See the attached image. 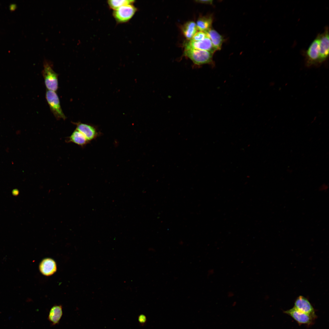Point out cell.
I'll list each match as a JSON object with an SVG mask.
<instances>
[{"mask_svg":"<svg viewBox=\"0 0 329 329\" xmlns=\"http://www.w3.org/2000/svg\"><path fill=\"white\" fill-rule=\"evenodd\" d=\"M63 314L61 305H55L51 309L48 316L49 321L53 325L59 324Z\"/></svg>","mask_w":329,"mask_h":329,"instance_id":"12","label":"cell"},{"mask_svg":"<svg viewBox=\"0 0 329 329\" xmlns=\"http://www.w3.org/2000/svg\"><path fill=\"white\" fill-rule=\"evenodd\" d=\"M45 97L50 108L57 119H65L66 117L62 109L59 97L55 91L47 90Z\"/></svg>","mask_w":329,"mask_h":329,"instance_id":"3","label":"cell"},{"mask_svg":"<svg viewBox=\"0 0 329 329\" xmlns=\"http://www.w3.org/2000/svg\"><path fill=\"white\" fill-rule=\"evenodd\" d=\"M207 36V35L205 33L199 31L196 32L190 40L193 41H200L203 40Z\"/></svg>","mask_w":329,"mask_h":329,"instance_id":"18","label":"cell"},{"mask_svg":"<svg viewBox=\"0 0 329 329\" xmlns=\"http://www.w3.org/2000/svg\"><path fill=\"white\" fill-rule=\"evenodd\" d=\"M76 126V129L82 133L87 140L93 139L96 135V131L93 126L80 122L73 123Z\"/></svg>","mask_w":329,"mask_h":329,"instance_id":"10","label":"cell"},{"mask_svg":"<svg viewBox=\"0 0 329 329\" xmlns=\"http://www.w3.org/2000/svg\"><path fill=\"white\" fill-rule=\"evenodd\" d=\"M214 53L208 51L195 49H185L184 54L197 65L212 63Z\"/></svg>","mask_w":329,"mask_h":329,"instance_id":"2","label":"cell"},{"mask_svg":"<svg viewBox=\"0 0 329 329\" xmlns=\"http://www.w3.org/2000/svg\"><path fill=\"white\" fill-rule=\"evenodd\" d=\"M184 46L185 49H197L208 51L213 53L216 51L207 36L200 41L189 40L185 43Z\"/></svg>","mask_w":329,"mask_h":329,"instance_id":"6","label":"cell"},{"mask_svg":"<svg viewBox=\"0 0 329 329\" xmlns=\"http://www.w3.org/2000/svg\"><path fill=\"white\" fill-rule=\"evenodd\" d=\"M43 67L42 73L45 86L47 90L55 92L58 88V75L54 70L51 61L45 59L43 62Z\"/></svg>","mask_w":329,"mask_h":329,"instance_id":"1","label":"cell"},{"mask_svg":"<svg viewBox=\"0 0 329 329\" xmlns=\"http://www.w3.org/2000/svg\"><path fill=\"white\" fill-rule=\"evenodd\" d=\"M205 33L210 40L216 51L220 50L224 41L223 37L218 32L211 28Z\"/></svg>","mask_w":329,"mask_h":329,"instance_id":"13","label":"cell"},{"mask_svg":"<svg viewBox=\"0 0 329 329\" xmlns=\"http://www.w3.org/2000/svg\"><path fill=\"white\" fill-rule=\"evenodd\" d=\"M137 10L133 4L126 5L114 10L113 16L118 23H124L131 19Z\"/></svg>","mask_w":329,"mask_h":329,"instance_id":"4","label":"cell"},{"mask_svg":"<svg viewBox=\"0 0 329 329\" xmlns=\"http://www.w3.org/2000/svg\"><path fill=\"white\" fill-rule=\"evenodd\" d=\"M55 262L52 259L46 258L43 260L39 265L41 272L44 275L50 276L53 274L56 270Z\"/></svg>","mask_w":329,"mask_h":329,"instance_id":"11","label":"cell"},{"mask_svg":"<svg viewBox=\"0 0 329 329\" xmlns=\"http://www.w3.org/2000/svg\"><path fill=\"white\" fill-rule=\"evenodd\" d=\"M196 2L202 4H211L213 3L212 0H196Z\"/></svg>","mask_w":329,"mask_h":329,"instance_id":"19","label":"cell"},{"mask_svg":"<svg viewBox=\"0 0 329 329\" xmlns=\"http://www.w3.org/2000/svg\"><path fill=\"white\" fill-rule=\"evenodd\" d=\"M212 19L210 16H203L198 19L196 24L197 29L206 33L211 28Z\"/></svg>","mask_w":329,"mask_h":329,"instance_id":"15","label":"cell"},{"mask_svg":"<svg viewBox=\"0 0 329 329\" xmlns=\"http://www.w3.org/2000/svg\"><path fill=\"white\" fill-rule=\"evenodd\" d=\"M319 39V56L320 64L325 61L329 55V32L326 28L321 34L318 35Z\"/></svg>","mask_w":329,"mask_h":329,"instance_id":"7","label":"cell"},{"mask_svg":"<svg viewBox=\"0 0 329 329\" xmlns=\"http://www.w3.org/2000/svg\"><path fill=\"white\" fill-rule=\"evenodd\" d=\"M284 313L292 317L300 324L310 325L312 324L315 318L309 314L299 311L294 307L285 311Z\"/></svg>","mask_w":329,"mask_h":329,"instance_id":"8","label":"cell"},{"mask_svg":"<svg viewBox=\"0 0 329 329\" xmlns=\"http://www.w3.org/2000/svg\"><path fill=\"white\" fill-rule=\"evenodd\" d=\"M134 0H109L107 1L109 7L114 10L127 4H133Z\"/></svg>","mask_w":329,"mask_h":329,"instance_id":"17","label":"cell"},{"mask_svg":"<svg viewBox=\"0 0 329 329\" xmlns=\"http://www.w3.org/2000/svg\"><path fill=\"white\" fill-rule=\"evenodd\" d=\"M294 307L302 312L314 318L316 317L314 309L309 300L304 296H299L296 299Z\"/></svg>","mask_w":329,"mask_h":329,"instance_id":"9","label":"cell"},{"mask_svg":"<svg viewBox=\"0 0 329 329\" xmlns=\"http://www.w3.org/2000/svg\"><path fill=\"white\" fill-rule=\"evenodd\" d=\"M319 39L318 35L311 44L306 53V64L307 66L320 64L319 56Z\"/></svg>","mask_w":329,"mask_h":329,"instance_id":"5","label":"cell"},{"mask_svg":"<svg viewBox=\"0 0 329 329\" xmlns=\"http://www.w3.org/2000/svg\"><path fill=\"white\" fill-rule=\"evenodd\" d=\"M197 30L196 24L193 21H189L186 23L182 28L185 37L189 40L192 39L197 32Z\"/></svg>","mask_w":329,"mask_h":329,"instance_id":"16","label":"cell"},{"mask_svg":"<svg viewBox=\"0 0 329 329\" xmlns=\"http://www.w3.org/2000/svg\"><path fill=\"white\" fill-rule=\"evenodd\" d=\"M68 143L72 142L81 146L85 145L88 141L85 137L80 132L76 129L66 139Z\"/></svg>","mask_w":329,"mask_h":329,"instance_id":"14","label":"cell"}]
</instances>
